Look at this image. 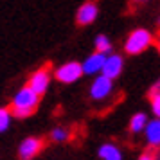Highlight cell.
I'll return each instance as SVG.
<instances>
[{"mask_svg":"<svg viewBox=\"0 0 160 160\" xmlns=\"http://www.w3.org/2000/svg\"><path fill=\"white\" fill-rule=\"evenodd\" d=\"M155 158H157V155H155L153 151H146V153L140 155V158L138 160H155Z\"/></svg>","mask_w":160,"mask_h":160,"instance_id":"e0dca14e","label":"cell"},{"mask_svg":"<svg viewBox=\"0 0 160 160\" xmlns=\"http://www.w3.org/2000/svg\"><path fill=\"white\" fill-rule=\"evenodd\" d=\"M68 137H70V131L67 128H61V126L51 131V138L54 142H65V140H68Z\"/></svg>","mask_w":160,"mask_h":160,"instance_id":"9a60e30c","label":"cell"},{"mask_svg":"<svg viewBox=\"0 0 160 160\" xmlns=\"http://www.w3.org/2000/svg\"><path fill=\"white\" fill-rule=\"evenodd\" d=\"M157 51H158V54H160V34H158V38H157Z\"/></svg>","mask_w":160,"mask_h":160,"instance_id":"d6986e66","label":"cell"},{"mask_svg":"<svg viewBox=\"0 0 160 160\" xmlns=\"http://www.w3.org/2000/svg\"><path fill=\"white\" fill-rule=\"evenodd\" d=\"M153 94H160V78H158V81L151 87V90H149V95H153Z\"/></svg>","mask_w":160,"mask_h":160,"instance_id":"ac0fdd59","label":"cell"},{"mask_svg":"<svg viewBox=\"0 0 160 160\" xmlns=\"http://www.w3.org/2000/svg\"><path fill=\"white\" fill-rule=\"evenodd\" d=\"M81 76H83V68H81V63H78V61H67L54 70V78L65 85L76 83L78 79H81Z\"/></svg>","mask_w":160,"mask_h":160,"instance_id":"3957f363","label":"cell"},{"mask_svg":"<svg viewBox=\"0 0 160 160\" xmlns=\"http://www.w3.org/2000/svg\"><path fill=\"white\" fill-rule=\"evenodd\" d=\"M42 148H43V140L42 138L27 137L23 138L20 142V146H18V157H20V160H31L42 151Z\"/></svg>","mask_w":160,"mask_h":160,"instance_id":"52a82bcc","label":"cell"},{"mask_svg":"<svg viewBox=\"0 0 160 160\" xmlns=\"http://www.w3.org/2000/svg\"><path fill=\"white\" fill-rule=\"evenodd\" d=\"M49 85H51V70H49V67H42L36 72H32L29 78V83H27V87L38 95H43L49 90Z\"/></svg>","mask_w":160,"mask_h":160,"instance_id":"5b68a950","label":"cell"},{"mask_svg":"<svg viewBox=\"0 0 160 160\" xmlns=\"http://www.w3.org/2000/svg\"><path fill=\"white\" fill-rule=\"evenodd\" d=\"M124 68V59L122 56H119V54H113V52H110L106 54V58H104V63H102V68H101V74L102 76H106L108 79H117L121 72H122Z\"/></svg>","mask_w":160,"mask_h":160,"instance_id":"8992f818","label":"cell"},{"mask_svg":"<svg viewBox=\"0 0 160 160\" xmlns=\"http://www.w3.org/2000/svg\"><path fill=\"white\" fill-rule=\"evenodd\" d=\"M151 43H153V34L148 29L138 27V29L131 31L130 36L126 38L124 51H126V54H130V56H137L140 52H144L146 49H149Z\"/></svg>","mask_w":160,"mask_h":160,"instance_id":"7a4b0ae2","label":"cell"},{"mask_svg":"<svg viewBox=\"0 0 160 160\" xmlns=\"http://www.w3.org/2000/svg\"><path fill=\"white\" fill-rule=\"evenodd\" d=\"M11 121H13L11 110H9V108H0V133H4V131L9 130Z\"/></svg>","mask_w":160,"mask_h":160,"instance_id":"5bb4252c","label":"cell"},{"mask_svg":"<svg viewBox=\"0 0 160 160\" xmlns=\"http://www.w3.org/2000/svg\"><path fill=\"white\" fill-rule=\"evenodd\" d=\"M40 104V95L34 94L27 85L22 87L18 92L15 94L13 101H11V115L18 117V119H25L34 113V110Z\"/></svg>","mask_w":160,"mask_h":160,"instance_id":"6da1fadb","label":"cell"},{"mask_svg":"<svg viewBox=\"0 0 160 160\" xmlns=\"http://www.w3.org/2000/svg\"><path fill=\"white\" fill-rule=\"evenodd\" d=\"M112 92H113V81L102 74H97V78L90 85V97L94 101H104L112 95Z\"/></svg>","mask_w":160,"mask_h":160,"instance_id":"277c9868","label":"cell"},{"mask_svg":"<svg viewBox=\"0 0 160 160\" xmlns=\"http://www.w3.org/2000/svg\"><path fill=\"white\" fill-rule=\"evenodd\" d=\"M149 99H151V112L153 115L160 119V94H153L149 95Z\"/></svg>","mask_w":160,"mask_h":160,"instance_id":"2e32d148","label":"cell"},{"mask_svg":"<svg viewBox=\"0 0 160 160\" xmlns=\"http://www.w3.org/2000/svg\"><path fill=\"white\" fill-rule=\"evenodd\" d=\"M135 4H142V2H146V0H133Z\"/></svg>","mask_w":160,"mask_h":160,"instance_id":"ffe728a7","label":"cell"},{"mask_svg":"<svg viewBox=\"0 0 160 160\" xmlns=\"http://www.w3.org/2000/svg\"><path fill=\"white\" fill-rule=\"evenodd\" d=\"M95 52H102V54H110L112 52V42L108 36L99 34L95 38Z\"/></svg>","mask_w":160,"mask_h":160,"instance_id":"4fadbf2b","label":"cell"},{"mask_svg":"<svg viewBox=\"0 0 160 160\" xmlns=\"http://www.w3.org/2000/svg\"><path fill=\"white\" fill-rule=\"evenodd\" d=\"M97 153H99L101 160H122V151L115 144H110V142L102 144Z\"/></svg>","mask_w":160,"mask_h":160,"instance_id":"8fae6325","label":"cell"},{"mask_svg":"<svg viewBox=\"0 0 160 160\" xmlns=\"http://www.w3.org/2000/svg\"><path fill=\"white\" fill-rule=\"evenodd\" d=\"M155 160H160V155H158V157H157V158H155Z\"/></svg>","mask_w":160,"mask_h":160,"instance_id":"44dd1931","label":"cell"},{"mask_svg":"<svg viewBox=\"0 0 160 160\" xmlns=\"http://www.w3.org/2000/svg\"><path fill=\"white\" fill-rule=\"evenodd\" d=\"M97 15H99L97 4H95V2H85V4L78 9L76 20H78V23H79V25H90L92 22H95Z\"/></svg>","mask_w":160,"mask_h":160,"instance_id":"9c48e42d","label":"cell"},{"mask_svg":"<svg viewBox=\"0 0 160 160\" xmlns=\"http://www.w3.org/2000/svg\"><path fill=\"white\" fill-rule=\"evenodd\" d=\"M146 122H148V115H146V113H142V112L135 113V115L130 119V131H133V133L144 131Z\"/></svg>","mask_w":160,"mask_h":160,"instance_id":"7c38bea8","label":"cell"},{"mask_svg":"<svg viewBox=\"0 0 160 160\" xmlns=\"http://www.w3.org/2000/svg\"><path fill=\"white\" fill-rule=\"evenodd\" d=\"M144 135H146V140L149 148L153 149H158L160 148V119H151L146 122V128H144Z\"/></svg>","mask_w":160,"mask_h":160,"instance_id":"30bf717a","label":"cell"},{"mask_svg":"<svg viewBox=\"0 0 160 160\" xmlns=\"http://www.w3.org/2000/svg\"><path fill=\"white\" fill-rule=\"evenodd\" d=\"M104 58H106V54H102V52H92V54L81 63L83 74H87V76H97V74H101Z\"/></svg>","mask_w":160,"mask_h":160,"instance_id":"ba28073f","label":"cell"},{"mask_svg":"<svg viewBox=\"0 0 160 160\" xmlns=\"http://www.w3.org/2000/svg\"><path fill=\"white\" fill-rule=\"evenodd\" d=\"M158 23H160V16H158Z\"/></svg>","mask_w":160,"mask_h":160,"instance_id":"7402d4cb","label":"cell"}]
</instances>
